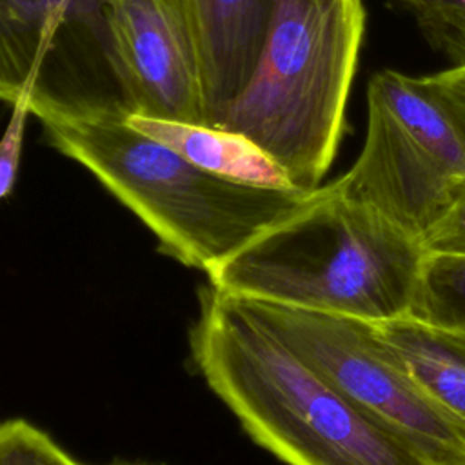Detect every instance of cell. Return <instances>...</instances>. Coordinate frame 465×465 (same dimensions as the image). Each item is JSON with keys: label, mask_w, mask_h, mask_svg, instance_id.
I'll return each instance as SVG.
<instances>
[{"label": "cell", "mask_w": 465, "mask_h": 465, "mask_svg": "<svg viewBox=\"0 0 465 465\" xmlns=\"http://www.w3.org/2000/svg\"><path fill=\"white\" fill-rule=\"evenodd\" d=\"M114 0H0V96L125 111L109 18Z\"/></svg>", "instance_id": "obj_7"}, {"label": "cell", "mask_w": 465, "mask_h": 465, "mask_svg": "<svg viewBox=\"0 0 465 465\" xmlns=\"http://www.w3.org/2000/svg\"><path fill=\"white\" fill-rule=\"evenodd\" d=\"M421 33L450 60V65H465V0H436L434 13Z\"/></svg>", "instance_id": "obj_14"}, {"label": "cell", "mask_w": 465, "mask_h": 465, "mask_svg": "<svg viewBox=\"0 0 465 465\" xmlns=\"http://www.w3.org/2000/svg\"><path fill=\"white\" fill-rule=\"evenodd\" d=\"M113 465H140V463H113Z\"/></svg>", "instance_id": "obj_19"}, {"label": "cell", "mask_w": 465, "mask_h": 465, "mask_svg": "<svg viewBox=\"0 0 465 465\" xmlns=\"http://www.w3.org/2000/svg\"><path fill=\"white\" fill-rule=\"evenodd\" d=\"M9 107H11V118L0 145V196L2 198H7L15 189L20 154H22V143H24V133H25L29 116H33L27 98H20L9 104Z\"/></svg>", "instance_id": "obj_16"}, {"label": "cell", "mask_w": 465, "mask_h": 465, "mask_svg": "<svg viewBox=\"0 0 465 465\" xmlns=\"http://www.w3.org/2000/svg\"><path fill=\"white\" fill-rule=\"evenodd\" d=\"M202 67L205 124L216 125L252 76L276 0H187Z\"/></svg>", "instance_id": "obj_9"}, {"label": "cell", "mask_w": 465, "mask_h": 465, "mask_svg": "<svg viewBox=\"0 0 465 465\" xmlns=\"http://www.w3.org/2000/svg\"><path fill=\"white\" fill-rule=\"evenodd\" d=\"M411 316L465 331V254L427 251Z\"/></svg>", "instance_id": "obj_12"}, {"label": "cell", "mask_w": 465, "mask_h": 465, "mask_svg": "<svg viewBox=\"0 0 465 465\" xmlns=\"http://www.w3.org/2000/svg\"><path fill=\"white\" fill-rule=\"evenodd\" d=\"M398 2L411 11L420 29H423L429 24L436 5V0H398Z\"/></svg>", "instance_id": "obj_18"}, {"label": "cell", "mask_w": 465, "mask_h": 465, "mask_svg": "<svg viewBox=\"0 0 465 465\" xmlns=\"http://www.w3.org/2000/svg\"><path fill=\"white\" fill-rule=\"evenodd\" d=\"M191 352L245 432L287 465H432L303 360L243 300L211 283L200 291Z\"/></svg>", "instance_id": "obj_1"}, {"label": "cell", "mask_w": 465, "mask_h": 465, "mask_svg": "<svg viewBox=\"0 0 465 465\" xmlns=\"http://www.w3.org/2000/svg\"><path fill=\"white\" fill-rule=\"evenodd\" d=\"M376 327L420 385L465 423V331L412 316L381 322Z\"/></svg>", "instance_id": "obj_11"}, {"label": "cell", "mask_w": 465, "mask_h": 465, "mask_svg": "<svg viewBox=\"0 0 465 465\" xmlns=\"http://www.w3.org/2000/svg\"><path fill=\"white\" fill-rule=\"evenodd\" d=\"M427 258L423 242L322 185L209 274L231 296L372 323L411 316Z\"/></svg>", "instance_id": "obj_3"}, {"label": "cell", "mask_w": 465, "mask_h": 465, "mask_svg": "<svg viewBox=\"0 0 465 465\" xmlns=\"http://www.w3.org/2000/svg\"><path fill=\"white\" fill-rule=\"evenodd\" d=\"M423 245L429 252L465 254V180L460 183L450 209L425 236Z\"/></svg>", "instance_id": "obj_17"}, {"label": "cell", "mask_w": 465, "mask_h": 465, "mask_svg": "<svg viewBox=\"0 0 465 465\" xmlns=\"http://www.w3.org/2000/svg\"><path fill=\"white\" fill-rule=\"evenodd\" d=\"M423 91L443 109L465 143V65L416 76Z\"/></svg>", "instance_id": "obj_15"}, {"label": "cell", "mask_w": 465, "mask_h": 465, "mask_svg": "<svg viewBox=\"0 0 465 465\" xmlns=\"http://www.w3.org/2000/svg\"><path fill=\"white\" fill-rule=\"evenodd\" d=\"M465 180V143L416 76L385 69L369 80L367 131L352 163L331 185L421 242Z\"/></svg>", "instance_id": "obj_5"}, {"label": "cell", "mask_w": 465, "mask_h": 465, "mask_svg": "<svg viewBox=\"0 0 465 465\" xmlns=\"http://www.w3.org/2000/svg\"><path fill=\"white\" fill-rule=\"evenodd\" d=\"M363 35V0H276L256 69L216 127L252 140L294 189H320L345 131Z\"/></svg>", "instance_id": "obj_4"}, {"label": "cell", "mask_w": 465, "mask_h": 465, "mask_svg": "<svg viewBox=\"0 0 465 465\" xmlns=\"http://www.w3.org/2000/svg\"><path fill=\"white\" fill-rule=\"evenodd\" d=\"M109 29L127 113L205 124L200 53L187 0H114Z\"/></svg>", "instance_id": "obj_8"}, {"label": "cell", "mask_w": 465, "mask_h": 465, "mask_svg": "<svg viewBox=\"0 0 465 465\" xmlns=\"http://www.w3.org/2000/svg\"><path fill=\"white\" fill-rule=\"evenodd\" d=\"M243 302L331 383L416 447L432 465H465V423L420 385L385 343L376 323Z\"/></svg>", "instance_id": "obj_6"}, {"label": "cell", "mask_w": 465, "mask_h": 465, "mask_svg": "<svg viewBox=\"0 0 465 465\" xmlns=\"http://www.w3.org/2000/svg\"><path fill=\"white\" fill-rule=\"evenodd\" d=\"M125 120L131 127L165 143L205 171L243 183L294 189L285 171L240 133L207 124L149 118L134 113H125Z\"/></svg>", "instance_id": "obj_10"}, {"label": "cell", "mask_w": 465, "mask_h": 465, "mask_svg": "<svg viewBox=\"0 0 465 465\" xmlns=\"http://www.w3.org/2000/svg\"><path fill=\"white\" fill-rule=\"evenodd\" d=\"M0 465H80L47 432L27 420L11 418L0 427Z\"/></svg>", "instance_id": "obj_13"}, {"label": "cell", "mask_w": 465, "mask_h": 465, "mask_svg": "<svg viewBox=\"0 0 465 465\" xmlns=\"http://www.w3.org/2000/svg\"><path fill=\"white\" fill-rule=\"evenodd\" d=\"M27 104L51 147L131 209L163 254L207 276L318 191L263 187L205 171L131 127L120 107L44 98Z\"/></svg>", "instance_id": "obj_2"}]
</instances>
